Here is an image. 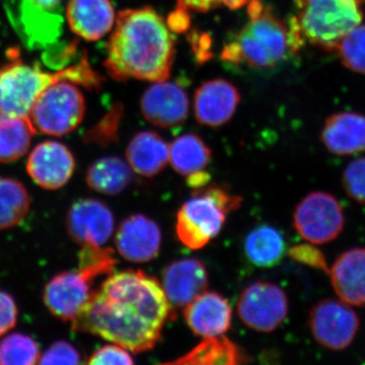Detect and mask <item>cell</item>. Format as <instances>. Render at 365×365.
I'll list each match as a JSON object with an SVG mask.
<instances>
[{"label": "cell", "instance_id": "obj_20", "mask_svg": "<svg viewBox=\"0 0 365 365\" xmlns=\"http://www.w3.org/2000/svg\"><path fill=\"white\" fill-rule=\"evenodd\" d=\"M66 20L76 35L95 42L112 30L116 14L110 0H68Z\"/></svg>", "mask_w": 365, "mask_h": 365}, {"label": "cell", "instance_id": "obj_7", "mask_svg": "<svg viewBox=\"0 0 365 365\" xmlns=\"http://www.w3.org/2000/svg\"><path fill=\"white\" fill-rule=\"evenodd\" d=\"M63 0H6L9 23L29 50H46L63 33Z\"/></svg>", "mask_w": 365, "mask_h": 365}, {"label": "cell", "instance_id": "obj_11", "mask_svg": "<svg viewBox=\"0 0 365 365\" xmlns=\"http://www.w3.org/2000/svg\"><path fill=\"white\" fill-rule=\"evenodd\" d=\"M359 325L357 314L339 300H321L309 314V327L314 339L334 351H342L352 344Z\"/></svg>", "mask_w": 365, "mask_h": 365}, {"label": "cell", "instance_id": "obj_1", "mask_svg": "<svg viewBox=\"0 0 365 365\" xmlns=\"http://www.w3.org/2000/svg\"><path fill=\"white\" fill-rule=\"evenodd\" d=\"M174 317L158 279L140 270H125L112 274L93 292L72 328L141 353L157 345Z\"/></svg>", "mask_w": 365, "mask_h": 365}, {"label": "cell", "instance_id": "obj_25", "mask_svg": "<svg viewBox=\"0 0 365 365\" xmlns=\"http://www.w3.org/2000/svg\"><path fill=\"white\" fill-rule=\"evenodd\" d=\"M133 179L130 165L117 157H106L91 163L86 181L91 189L104 195L122 193Z\"/></svg>", "mask_w": 365, "mask_h": 365}, {"label": "cell", "instance_id": "obj_5", "mask_svg": "<svg viewBox=\"0 0 365 365\" xmlns=\"http://www.w3.org/2000/svg\"><path fill=\"white\" fill-rule=\"evenodd\" d=\"M242 201V197L220 185L194 190L178 211V239L189 249H202L220 235L228 213L241 207Z\"/></svg>", "mask_w": 365, "mask_h": 365}, {"label": "cell", "instance_id": "obj_10", "mask_svg": "<svg viewBox=\"0 0 365 365\" xmlns=\"http://www.w3.org/2000/svg\"><path fill=\"white\" fill-rule=\"evenodd\" d=\"M287 294L274 283L257 281L242 290L237 300V314L242 323L257 332L271 333L288 316Z\"/></svg>", "mask_w": 365, "mask_h": 365}, {"label": "cell", "instance_id": "obj_34", "mask_svg": "<svg viewBox=\"0 0 365 365\" xmlns=\"http://www.w3.org/2000/svg\"><path fill=\"white\" fill-rule=\"evenodd\" d=\"M81 355L78 350L67 341L53 343L42 355L40 364H81Z\"/></svg>", "mask_w": 365, "mask_h": 365}, {"label": "cell", "instance_id": "obj_29", "mask_svg": "<svg viewBox=\"0 0 365 365\" xmlns=\"http://www.w3.org/2000/svg\"><path fill=\"white\" fill-rule=\"evenodd\" d=\"M31 197L20 181L0 178V230L20 225L28 215Z\"/></svg>", "mask_w": 365, "mask_h": 365}, {"label": "cell", "instance_id": "obj_41", "mask_svg": "<svg viewBox=\"0 0 365 365\" xmlns=\"http://www.w3.org/2000/svg\"><path fill=\"white\" fill-rule=\"evenodd\" d=\"M211 176L208 173L200 170V172L193 173V174L187 176V184L193 189L202 188L210 182Z\"/></svg>", "mask_w": 365, "mask_h": 365}, {"label": "cell", "instance_id": "obj_4", "mask_svg": "<svg viewBox=\"0 0 365 365\" xmlns=\"http://www.w3.org/2000/svg\"><path fill=\"white\" fill-rule=\"evenodd\" d=\"M67 81L96 90L102 78L91 68L86 55L55 72L43 71L40 64H28L14 58L0 66V112L16 117H29L40 93L53 83Z\"/></svg>", "mask_w": 365, "mask_h": 365}, {"label": "cell", "instance_id": "obj_2", "mask_svg": "<svg viewBox=\"0 0 365 365\" xmlns=\"http://www.w3.org/2000/svg\"><path fill=\"white\" fill-rule=\"evenodd\" d=\"M105 67L118 81H165L175 59V42L162 16L151 7L125 9L115 21Z\"/></svg>", "mask_w": 365, "mask_h": 365}, {"label": "cell", "instance_id": "obj_37", "mask_svg": "<svg viewBox=\"0 0 365 365\" xmlns=\"http://www.w3.org/2000/svg\"><path fill=\"white\" fill-rule=\"evenodd\" d=\"M118 122H119V119H118L117 115H113L111 113L109 116L103 120L102 123L88 132L86 138L90 143L108 145L117 139Z\"/></svg>", "mask_w": 365, "mask_h": 365}, {"label": "cell", "instance_id": "obj_30", "mask_svg": "<svg viewBox=\"0 0 365 365\" xmlns=\"http://www.w3.org/2000/svg\"><path fill=\"white\" fill-rule=\"evenodd\" d=\"M40 357L37 342L24 334H11L0 341L1 365H33L39 364Z\"/></svg>", "mask_w": 365, "mask_h": 365}, {"label": "cell", "instance_id": "obj_17", "mask_svg": "<svg viewBox=\"0 0 365 365\" xmlns=\"http://www.w3.org/2000/svg\"><path fill=\"white\" fill-rule=\"evenodd\" d=\"M163 292L173 307H187L208 287L205 265L198 259H181L170 263L162 272Z\"/></svg>", "mask_w": 365, "mask_h": 365}, {"label": "cell", "instance_id": "obj_22", "mask_svg": "<svg viewBox=\"0 0 365 365\" xmlns=\"http://www.w3.org/2000/svg\"><path fill=\"white\" fill-rule=\"evenodd\" d=\"M321 139L327 150L336 155H351L365 151V116L342 112L326 120Z\"/></svg>", "mask_w": 365, "mask_h": 365}, {"label": "cell", "instance_id": "obj_43", "mask_svg": "<svg viewBox=\"0 0 365 365\" xmlns=\"http://www.w3.org/2000/svg\"><path fill=\"white\" fill-rule=\"evenodd\" d=\"M359 2H365V0H357Z\"/></svg>", "mask_w": 365, "mask_h": 365}, {"label": "cell", "instance_id": "obj_13", "mask_svg": "<svg viewBox=\"0 0 365 365\" xmlns=\"http://www.w3.org/2000/svg\"><path fill=\"white\" fill-rule=\"evenodd\" d=\"M76 170V158L66 144L44 141L35 146L26 160V172L46 190L66 186Z\"/></svg>", "mask_w": 365, "mask_h": 365}, {"label": "cell", "instance_id": "obj_40", "mask_svg": "<svg viewBox=\"0 0 365 365\" xmlns=\"http://www.w3.org/2000/svg\"><path fill=\"white\" fill-rule=\"evenodd\" d=\"M178 4L182 9L195 11H208L222 4V0H177Z\"/></svg>", "mask_w": 365, "mask_h": 365}, {"label": "cell", "instance_id": "obj_12", "mask_svg": "<svg viewBox=\"0 0 365 365\" xmlns=\"http://www.w3.org/2000/svg\"><path fill=\"white\" fill-rule=\"evenodd\" d=\"M114 227L111 209L98 199H79L66 215L67 232L83 246L102 247L112 237Z\"/></svg>", "mask_w": 365, "mask_h": 365}, {"label": "cell", "instance_id": "obj_24", "mask_svg": "<svg viewBox=\"0 0 365 365\" xmlns=\"http://www.w3.org/2000/svg\"><path fill=\"white\" fill-rule=\"evenodd\" d=\"M247 259L259 268L278 265L287 253V244L277 228L262 225L253 228L244 242Z\"/></svg>", "mask_w": 365, "mask_h": 365}, {"label": "cell", "instance_id": "obj_21", "mask_svg": "<svg viewBox=\"0 0 365 365\" xmlns=\"http://www.w3.org/2000/svg\"><path fill=\"white\" fill-rule=\"evenodd\" d=\"M330 273L336 294L350 306L365 304V249L348 250L338 257Z\"/></svg>", "mask_w": 365, "mask_h": 365}, {"label": "cell", "instance_id": "obj_19", "mask_svg": "<svg viewBox=\"0 0 365 365\" xmlns=\"http://www.w3.org/2000/svg\"><path fill=\"white\" fill-rule=\"evenodd\" d=\"M184 318L197 336L217 337L227 332L232 326V311L222 295L204 292L186 307Z\"/></svg>", "mask_w": 365, "mask_h": 365}, {"label": "cell", "instance_id": "obj_39", "mask_svg": "<svg viewBox=\"0 0 365 365\" xmlns=\"http://www.w3.org/2000/svg\"><path fill=\"white\" fill-rule=\"evenodd\" d=\"M190 25H191V19H190L188 9L180 6L176 11L170 13L167 21L168 28L173 33L187 32Z\"/></svg>", "mask_w": 365, "mask_h": 365}, {"label": "cell", "instance_id": "obj_6", "mask_svg": "<svg viewBox=\"0 0 365 365\" xmlns=\"http://www.w3.org/2000/svg\"><path fill=\"white\" fill-rule=\"evenodd\" d=\"M294 4L304 42L326 51L337 50L364 16L357 0H294Z\"/></svg>", "mask_w": 365, "mask_h": 365}, {"label": "cell", "instance_id": "obj_38", "mask_svg": "<svg viewBox=\"0 0 365 365\" xmlns=\"http://www.w3.org/2000/svg\"><path fill=\"white\" fill-rule=\"evenodd\" d=\"M18 307L11 294L0 290V336L11 331L18 321Z\"/></svg>", "mask_w": 365, "mask_h": 365}, {"label": "cell", "instance_id": "obj_28", "mask_svg": "<svg viewBox=\"0 0 365 365\" xmlns=\"http://www.w3.org/2000/svg\"><path fill=\"white\" fill-rule=\"evenodd\" d=\"M212 153L207 144L196 134H185L173 141L170 162L182 176L203 170L210 163Z\"/></svg>", "mask_w": 365, "mask_h": 365}, {"label": "cell", "instance_id": "obj_36", "mask_svg": "<svg viewBox=\"0 0 365 365\" xmlns=\"http://www.w3.org/2000/svg\"><path fill=\"white\" fill-rule=\"evenodd\" d=\"M288 255L295 261L306 264L313 268L321 269V270L329 273L325 256L313 246L299 245V246L292 247L288 252Z\"/></svg>", "mask_w": 365, "mask_h": 365}, {"label": "cell", "instance_id": "obj_27", "mask_svg": "<svg viewBox=\"0 0 365 365\" xmlns=\"http://www.w3.org/2000/svg\"><path fill=\"white\" fill-rule=\"evenodd\" d=\"M37 133L29 117H16L0 112V163L20 160L28 153Z\"/></svg>", "mask_w": 365, "mask_h": 365}, {"label": "cell", "instance_id": "obj_15", "mask_svg": "<svg viewBox=\"0 0 365 365\" xmlns=\"http://www.w3.org/2000/svg\"><path fill=\"white\" fill-rule=\"evenodd\" d=\"M140 108L151 124L169 128L182 123L188 116V95L179 83L157 81L143 93Z\"/></svg>", "mask_w": 365, "mask_h": 365}, {"label": "cell", "instance_id": "obj_8", "mask_svg": "<svg viewBox=\"0 0 365 365\" xmlns=\"http://www.w3.org/2000/svg\"><path fill=\"white\" fill-rule=\"evenodd\" d=\"M86 100L76 83L61 81L40 93L29 114L36 130L46 135L64 136L83 122Z\"/></svg>", "mask_w": 365, "mask_h": 365}, {"label": "cell", "instance_id": "obj_9", "mask_svg": "<svg viewBox=\"0 0 365 365\" xmlns=\"http://www.w3.org/2000/svg\"><path fill=\"white\" fill-rule=\"evenodd\" d=\"M345 216L339 201L327 192L307 194L294 212V225L304 241L313 245L328 244L339 237Z\"/></svg>", "mask_w": 365, "mask_h": 365}, {"label": "cell", "instance_id": "obj_26", "mask_svg": "<svg viewBox=\"0 0 365 365\" xmlns=\"http://www.w3.org/2000/svg\"><path fill=\"white\" fill-rule=\"evenodd\" d=\"M249 361L241 348L223 336L205 338L191 351L168 364L234 365Z\"/></svg>", "mask_w": 365, "mask_h": 365}, {"label": "cell", "instance_id": "obj_23", "mask_svg": "<svg viewBox=\"0 0 365 365\" xmlns=\"http://www.w3.org/2000/svg\"><path fill=\"white\" fill-rule=\"evenodd\" d=\"M127 162L132 170L143 177L162 172L170 160L168 143L151 131H141L132 138L126 150Z\"/></svg>", "mask_w": 365, "mask_h": 365}, {"label": "cell", "instance_id": "obj_31", "mask_svg": "<svg viewBox=\"0 0 365 365\" xmlns=\"http://www.w3.org/2000/svg\"><path fill=\"white\" fill-rule=\"evenodd\" d=\"M116 264L112 249L83 246L79 253L78 270L93 281L98 276L112 273Z\"/></svg>", "mask_w": 365, "mask_h": 365}, {"label": "cell", "instance_id": "obj_16", "mask_svg": "<svg viewBox=\"0 0 365 365\" xmlns=\"http://www.w3.org/2000/svg\"><path fill=\"white\" fill-rule=\"evenodd\" d=\"M118 253L132 263H146L157 258L162 246V232L150 217L129 216L120 225L116 235Z\"/></svg>", "mask_w": 365, "mask_h": 365}, {"label": "cell", "instance_id": "obj_33", "mask_svg": "<svg viewBox=\"0 0 365 365\" xmlns=\"http://www.w3.org/2000/svg\"><path fill=\"white\" fill-rule=\"evenodd\" d=\"M342 185L350 198L365 204V158H357L345 168Z\"/></svg>", "mask_w": 365, "mask_h": 365}, {"label": "cell", "instance_id": "obj_35", "mask_svg": "<svg viewBox=\"0 0 365 365\" xmlns=\"http://www.w3.org/2000/svg\"><path fill=\"white\" fill-rule=\"evenodd\" d=\"M88 364L96 365H114V364H134L131 355L119 345H105L98 348L97 351L91 354L88 359Z\"/></svg>", "mask_w": 365, "mask_h": 365}, {"label": "cell", "instance_id": "obj_3", "mask_svg": "<svg viewBox=\"0 0 365 365\" xmlns=\"http://www.w3.org/2000/svg\"><path fill=\"white\" fill-rule=\"evenodd\" d=\"M248 16L246 26L223 47L222 58L228 63L271 68L306 43L294 16L285 23L261 0H250Z\"/></svg>", "mask_w": 365, "mask_h": 365}, {"label": "cell", "instance_id": "obj_14", "mask_svg": "<svg viewBox=\"0 0 365 365\" xmlns=\"http://www.w3.org/2000/svg\"><path fill=\"white\" fill-rule=\"evenodd\" d=\"M93 280L81 271L57 274L46 284L43 299L53 316L73 321L90 299Z\"/></svg>", "mask_w": 365, "mask_h": 365}, {"label": "cell", "instance_id": "obj_42", "mask_svg": "<svg viewBox=\"0 0 365 365\" xmlns=\"http://www.w3.org/2000/svg\"><path fill=\"white\" fill-rule=\"evenodd\" d=\"M249 0H222V4L230 9H241Z\"/></svg>", "mask_w": 365, "mask_h": 365}, {"label": "cell", "instance_id": "obj_18", "mask_svg": "<svg viewBox=\"0 0 365 365\" xmlns=\"http://www.w3.org/2000/svg\"><path fill=\"white\" fill-rule=\"evenodd\" d=\"M241 101V93L230 81L213 79L196 91L194 110L197 121L218 127L230 121Z\"/></svg>", "mask_w": 365, "mask_h": 365}, {"label": "cell", "instance_id": "obj_32", "mask_svg": "<svg viewBox=\"0 0 365 365\" xmlns=\"http://www.w3.org/2000/svg\"><path fill=\"white\" fill-rule=\"evenodd\" d=\"M337 51L343 66L355 73L365 74V25L360 24L348 33Z\"/></svg>", "mask_w": 365, "mask_h": 365}]
</instances>
